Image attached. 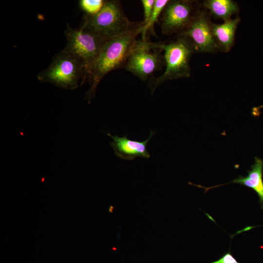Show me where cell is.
<instances>
[{
	"label": "cell",
	"instance_id": "6da1fadb",
	"mask_svg": "<svg viewBox=\"0 0 263 263\" xmlns=\"http://www.w3.org/2000/svg\"><path fill=\"white\" fill-rule=\"evenodd\" d=\"M143 25V22H133L127 30L105 43L88 79L90 88L86 93L85 98L89 102L95 97L97 87L102 78L110 71L125 67L130 52Z\"/></svg>",
	"mask_w": 263,
	"mask_h": 263
},
{
	"label": "cell",
	"instance_id": "7a4b0ae2",
	"mask_svg": "<svg viewBox=\"0 0 263 263\" xmlns=\"http://www.w3.org/2000/svg\"><path fill=\"white\" fill-rule=\"evenodd\" d=\"M153 46L164 51L166 67L161 76L150 78L149 87L152 94L166 81L190 76V61L193 54L196 52L188 38L178 35L175 40L169 43H153Z\"/></svg>",
	"mask_w": 263,
	"mask_h": 263
},
{
	"label": "cell",
	"instance_id": "3957f363",
	"mask_svg": "<svg viewBox=\"0 0 263 263\" xmlns=\"http://www.w3.org/2000/svg\"><path fill=\"white\" fill-rule=\"evenodd\" d=\"M41 82H49L67 90H74L85 80V72L82 61L76 56L63 49L56 54L50 65L37 75Z\"/></svg>",
	"mask_w": 263,
	"mask_h": 263
},
{
	"label": "cell",
	"instance_id": "277c9868",
	"mask_svg": "<svg viewBox=\"0 0 263 263\" xmlns=\"http://www.w3.org/2000/svg\"><path fill=\"white\" fill-rule=\"evenodd\" d=\"M81 27L85 31L109 40L129 29L132 24L123 14L117 0H105L96 14H86Z\"/></svg>",
	"mask_w": 263,
	"mask_h": 263
},
{
	"label": "cell",
	"instance_id": "5b68a950",
	"mask_svg": "<svg viewBox=\"0 0 263 263\" xmlns=\"http://www.w3.org/2000/svg\"><path fill=\"white\" fill-rule=\"evenodd\" d=\"M64 34L67 44L63 49L76 56L82 61L85 80L88 79L93 65L108 40L86 31L81 27L74 29L68 23Z\"/></svg>",
	"mask_w": 263,
	"mask_h": 263
},
{
	"label": "cell",
	"instance_id": "8992f818",
	"mask_svg": "<svg viewBox=\"0 0 263 263\" xmlns=\"http://www.w3.org/2000/svg\"><path fill=\"white\" fill-rule=\"evenodd\" d=\"M162 51L147 39L136 40L130 52L124 68L141 80L146 81L165 64L160 53Z\"/></svg>",
	"mask_w": 263,
	"mask_h": 263
},
{
	"label": "cell",
	"instance_id": "52a82bcc",
	"mask_svg": "<svg viewBox=\"0 0 263 263\" xmlns=\"http://www.w3.org/2000/svg\"><path fill=\"white\" fill-rule=\"evenodd\" d=\"M198 9V2L195 0H169L160 17L163 34L170 35L182 32L190 23Z\"/></svg>",
	"mask_w": 263,
	"mask_h": 263
},
{
	"label": "cell",
	"instance_id": "ba28073f",
	"mask_svg": "<svg viewBox=\"0 0 263 263\" xmlns=\"http://www.w3.org/2000/svg\"><path fill=\"white\" fill-rule=\"evenodd\" d=\"M212 24L208 12L199 8L187 27L178 35L188 38L196 53H215L220 50L213 35Z\"/></svg>",
	"mask_w": 263,
	"mask_h": 263
},
{
	"label": "cell",
	"instance_id": "9c48e42d",
	"mask_svg": "<svg viewBox=\"0 0 263 263\" xmlns=\"http://www.w3.org/2000/svg\"><path fill=\"white\" fill-rule=\"evenodd\" d=\"M154 134V132L151 131L149 137L143 142L132 140L127 136L118 137L113 136L110 133H108L107 135L113 139L110 145L116 156L121 159L132 160L138 157L144 158L150 157L147 145Z\"/></svg>",
	"mask_w": 263,
	"mask_h": 263
},
{
	"label": "cell",
	"instance_id": "30bf717a",
	"mask_svg": "<svg viewBox=\"0 0 263 263\" xmlns=\"http://www.w3.org/2000/svg\"><path fill=\"white\" fill-rule=\"evenodd\" d=\"M263 160L257 157H255V162L251 166V169L248 170V174L244 177L239 175L237 178L232 182L226 184H221L215 186L205 188L200 186V188L206 189L205 192L209 189L223 186L229 183L239 184L253 189L258 195L261 208L263 210Z\"/></svg>",
	"mask_w": 263,
	"mask_h": 263
},
{
	"label": "cell",
	"instance_id": "8fae6325",
	"mask_svg": "<svg viewBox=\"0 0 263 263\" xmlns=\"http://www.w3.org/2000/svg\"><path fill=\"white\" fill-rule=\"evenodd\" d=\"M241 20L238 16L221 24L212 22L213 35L220 51L227 53L230 51L234 45L236 32Z\"/></svg>",
	"mask_w": 263,
	"mask_h": 263
},
{
	"label": "cell",
	"instance_id": "7c38bea8",
	"mask_svg": "<svg viewBox=\"0 0 263 263\" xmlns=\"http://www.w3.org/2000/svg\"><path fill=\"white\" fill-rule=\"evenodd\" d=\"M210 15L224 21L229 20L231 17L239 12L238 3L232 0H206L202 4Z\"/></svg>",
	"mask_w": 263,
	"mask_h": 263
},
{
	"label": "cell",
	"instance_id": "4fadbf2b",
	"mask_svg": "<svg viewBox=\"0 0 263 263\" xmlns=\"http://www.w3.org/2000/svg\"><path fill=\"white\" fill-rule=\"evenodd\" d=\"M169 0H155L154 8L150 19L146 24H144L141 28V34L142 39L146 38L147 32L149 31L154 33L153 27L155 22H157L158 18L160 17L164 8L169 2Z\"/></svg>",
	"mask_w": 263,
	"mask_h": 263
},
{
	"label": "cell",
	"instance_id": "5bb4252c",
	"mask_svg": "<svg viewBox=\"0 0 263 263\" xmlns=\"http://www.w3.org/2000/svg\"><path fill=\"white\" fill-rule=\"evenodd\" d=\"M105 0H81L79 5L86 14L94 15L102 8Z\"/></svg>",
	"mask_w": 263,
	"mask_h": 263
},
{
	"label": "cell",
	"instance_id": "9a60e30c",
	"mask_svg": "<svg viewBox=\"0 0 263 263\" xmlns=\"http://www.w3.org/2000/svg\"><path fill=\"white\" fill-rule=\"evenodd\" d=\"M155 0H142L144 9V24H146L149 21L153 11Z\"/></svg>",
	"mask_w": 263,
	"mask_h": 263
},
{
	"label": "cell",
	"instance_id": "2e32d148",
	"mask_svg": "<svg viewBox=\"0 0 263 263\" xmlns=\"http://www.w3.org/2000/svg\"><path fill=\"white\" fill-rule=\"evenodd\" d=\"M210 263H240L232 255L230 251L225 254L219 260Z\"/></svg>",
	"mask_w": 263,
	"mask_h": 263
},
{
	"label": "cell",
	"instance_id": "e0dca14e",
	"mask_svg": "<svg viewBox=\"0 0 263 263\" xmlns=\"http://www.w3.org/2000/svg\"><path fill=\"white\" fill-rule=\"evenodd\" d=\"M113 208L114 207L113 206H110L109 208V212H110L111 213H112Z\"/></svg>",
	"mask_w": 263,
	"mask_h": 263
}]
</instances>
